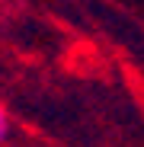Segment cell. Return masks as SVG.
Returning <instances> with one entry per match:
<instances>
[{"mask_svg": "<svg viewBox=\"0 0 144 147\" xmlns=\"http://www.w3.org/2000/svg\"><path fill=\"white\" fill-rule=\"evenodd\" d=\"M10 131H13V125H10V112L0 106V144L10 141Z\"/></svg>", "mask_w": 144, "mask_h": 147, "instance_id": "obj_1", "label": "cell"}]
</instances>
